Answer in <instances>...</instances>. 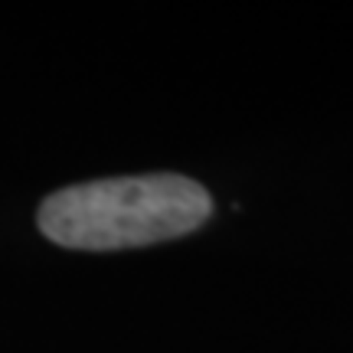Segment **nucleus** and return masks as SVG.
<instances>
[{
	"label": "nucleus",
	"mask_w": 353,
	"mask_h": 353,
	"mask_svg": "<svg viewBox=\"0 0 353 353\" xmlns=\"http://www.w3.org/2000/svg\"><path fill=\"white\" fill-rule=\"evenodd\" d=\"M210 193L180 174L114 176L56 190L39 206V232L65 249L112 252L187 236L210 219Z\"/></svg>",
	"instance_id": "obj_1"
}]
</instances>
